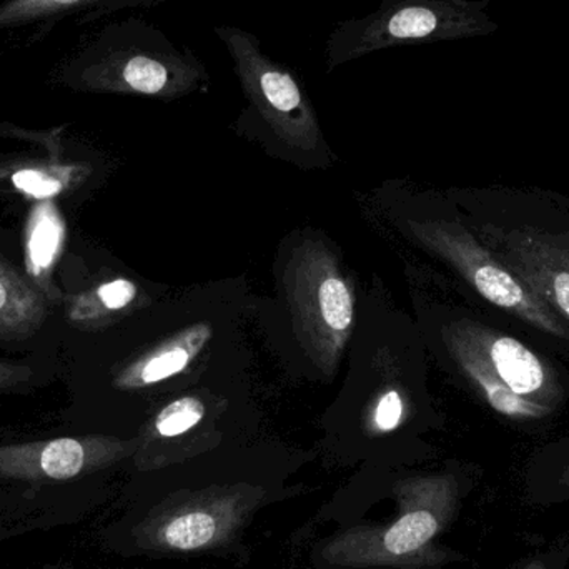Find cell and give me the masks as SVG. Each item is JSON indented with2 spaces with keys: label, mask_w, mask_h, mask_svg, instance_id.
Listing matches in <instances>:
<instances>
[{
  "label": "cell",
  "mask_w": 569,
  "mask_h": 569,
  "mask_svg": "<svg viewBox=\"0 0 569 569\" xmlns=\"http://www.w3.org/2000/svg\"><path fill=\"white\" fill-rule=\"evenodd\" d=\"M478 0H381L365 17L338 22L325 43L327 72L390 47L471 39L497 30Z\"/></svg>",
  "instance_id": "obj_5"
},
{
  "label": "cell",
  "mask_w": 569,
  "mask_h": 569,
  "mask_svg": "<svg viewBox=\"0 0 569 569\" xmlns=\"http://www.w3.org/2000/svg\"><path fill=\"white\" fill-rule=\"evenodd\" d=\"M287 473L259 468L150 470L103 531L107 547L147 560H247L260 515L297 497Z\"/></svg>",
  "instance_id": "obj_1"
},
{
  "label": "cell",
  "mask_w": 569,
  "mask_h": 569,
  "mask_svg": "<svg viewBox=\"0 0 569 569\" xmlns=\"http://www.w3.org/2000/svg\"><path fill=\"white\" fill-rule=\"evenodd\" d=\"M551 196H553L555 202H557L558 216H560L561 226H563L565 232H567V236L569 237V206L567 200H565V197L558 192H551Z\"/></svg>",
  "instance_id": "obj_18"
},
{
  "label": "cell",
  "mask_w": 569,
  "mask_h": 569,
  "mask_svg": "<svg viewBox=\"0 0 569 569\" xmlns=\"http://www.w3.org/2000/svg\"><path fill=\"white\" fill-rule=\"evenodd\" d=\"M473 485V475L458 470L398 478L391 487L393 517L341 521L311 548V569H441L463 560L441 537Z\"/></svg>",
  "instance_id": "obj_2"
},
{
  "label": "cell",
  "mask_w": 569,
  "mask_h": 569,
  "mask_svg": "<svg viewBox=\"0 0 569 569\" xmlns=\"http://www.w3.org/2000/svg\"><path fill=\"white\" fill-rule=\"evenodd\" d=\"M463 209L481 243L569 325V237L551 190H478Z\"/></svg>",
  "instance_id": "obj_4"
},
{
  "label": "cell",
  "mask_w": 569,
  "mask_h": 569,
  "mask_svg": "<svg viewBox=\"0 0 569 569\" xmlns=\"http://www.w3.org/2000/svg\"><path fill=\"white\" fill-rule=\"evenodd\" d=\"M441 341L478 400L507 423L535 430L567 407L565 368L500 325L463 315L441 327Z\"/></svg>",
  "instance_id": "obj_3"
},
{
  "label": "cell",
  "mask_w": 569,
  "mask_h": 569,
  "mask_svg": "<svg viewBox=\"0 0 569 569\" xmlns=\"http://www.w3.org/2000/svg\"><path fill=\"white\" fill-rule=\"evenodd\" d=\"M119 448L87 443L76 438H59L47 443L0 448V475L29 480L63 481L80 477L99 465L119 457Z\"/></svg>",
  "instance_id": "obj_7"
},
{
  "label": "cell",
  "mask_w": 569,
  "mask_h": 569,
  "mask_svg": "<svg viewBox=\"0 0 569 569\" xmlns=\"http://www.w3.org/2000/svg\"><path fill=\"white\" fill-rule=\"evenodd\" d=\"M42 300L13 270L0 262V331L23 333L42 323Z\"/></svg>",
  "instance_id": "obj_10"
},
{
  "label": "cell",
  "mask_w": 569,
  "mask_h": 569,
  "mask_svg": "<svg viewBox=\"0 0 569 569\" xmlns=\"http://www.w3.org/2000/svg\"><path fill=\"white\" fill-rule=\"evenodd\" d=\"M16 187L23 192L37 197V199H46V197L56 196L60 190V183L56 179L36 172V170H22L12 177Z\"/></svg>",
  "instance_id": "obj_15"
},
{
  "label": "cell",
  "mask_w": 569,
  "mask_h": 569,
  "mask_svg": "<svg viewBox=\"0 0 569 569\" xmlns=\"http://www.w3.org/2000/svg\"><path fill=\"white\" fill-rule=\"evenodd\" d=\"M53 2H57V3H76V2H79V0H53Z\"/></svg>",
  "instance_id": "obj_20"
},
{
  "label": "cell",
  "mask_w": 569,
  "mask_h": 569,
  "mask_svg": "<svg viewBox=\"0 0 569 569\" xmlns=\"http://www.w3.org/2000/svg\"><path fill=\"white\" fill-rule=\"evenodd\" d=\"M213 32L226 46L243 93L260 116L288 136H313V110L300 80L263 50L262 40L236 26H217Z\"/></svg>",
  "instance_id": "obj_6"
},
{
  "label": "cell",
  "mask_w": 569,
  "mask_h": 569,
  "mask_svg": "<svg viewBox=\"0 0 569 569\" xmlns=\"http://www.w3.org/2000/svg\"><path fill=\"white\" fill-rule=\"evenodd\" d=\"M320 311L333 331H345L353 321V298L343 280L328 277L320 287Z\"/></svg>",
  "instance_id": "obj_12"
},
{
  "label": "cell",
  "mask_w": 569,
  "mask_h": 569,
  "mask_svg": "<svg viewBox=\"0 0 569 569\" xmlns=\"http://www.w3.org/2000/svg\"><path fill=\"white\" fill-rule=\"evenodd\" d=\"M10 377H12V370L0 367V383H2L3 380H9Z\"/></svg>",
  "instance_id": "obj_19"
},
{
  "label": "cell",
  "mask_w": 569,
  "mask_h": 569,
  "mask_svg": "<svg viewBox=\"0 0 569 569\" xmlns=\"http://www.w3.org/2000/svg\"><path fill=\"white\" fill-rule=\"evenodd\" d=\"M60 236H62V229L56 217L46 213L37 220L29 242L30 259L37 269H46L52 263L53 256L59 249Z\"/></svg>",
  "instance_id": "obj_13"
},
{
  "label": "cell",
  "mask_w": 569,
  "mask_h": 569,
  "mask_svg": "<svg viewBox=\"0 0 569 569\" xmlns=\"http://www.w3.org/2000/svg\"><path fill=\"white\" fill-rule=\"evenodd\" d=\"M212 328L209 323L196 325L180 333L176 340L157 350L137 368L133 381L137 385H152L180 373L209 341Z\"/></svg>",
  "instance_id": "obj_9"
},
{
  "label": "cell",
  "mask_w": 569,
  "mask_h": 569,
  "mask_svg": "<svg viewBox=\"0 0 569 569\" xmlns=\"http://www.w3.org/2000/svg\"><path fill=\"white\" fill-rule=\"evenodd\" d=\"M136 284L129 280H113L99 288V298L109 310H120L132 303L136 298Z\"/></svg>",
  "instance_id": "obj_17"
},
{
  "label": "cell",
  "mask_w": 569,
  "mask_h": 569,
  "mask_svg": "<svg viewBox=\"0 0 569 569\" xmlns=\"http://www.w3.org/2000/svg\"><path fill=\"white\" fill-rule=\"evenodd\" d=\"M525 497L535 507L569 505V435L531 455L525 468Z\"/></svg>",
  "instance_id": "obj_8"
},
{
  "label": "cell",
  "mask_w": 569,
  "mask_h": 569,
  "mask_svg": "<svg viewBox=\"0 0 569 569\" xmlns=\"http://www.w3.org/2000/svg\"><path fill=\"white\" fill-rule=\"evenodd\" d=\"M403 420V400L397 391H388L378 401L375 425L380 431H393Z\"/></svg>",
  "instance_id": "obj_14"
},
{
  "label": "cell",
  "mask_w": 569,
  "mask_h": 569,
  "mask_svg": "<svg viewBox=\"0 0 569 569\" xmlns=\"http://www.w3.org/2000/svg\"><path fill=\"white\" fill-rule=\"evenodd\" d=\"M569 538L525 560L518 569H568Z\"/></svg>",
  "instance_id": "obj_16"
},
{
  "label": "cell",
  "mask_w": 569,
  "mask_h": 569,
  "mask_svg": "<svg viewBox=\"0 0 569 569\" xmlns=\"http://www.w3.org/2000/svg\"><path fill=\"white\" fill-rule=\"evenodd\" d=\"M563 197H565V200H567V203L569 206V197H567V196H563Z\"/></svg>",
  "instance_id": "obj_21"
},
{
  "label": "cell",
  "mask_w": 569,
  "mask_h": 569,
  "mask_svg": "<svg viewBox=\"0 0 569 569\" xmlns=\"http://www.w3.org/2000/svg\"><path fill=\"white\" fill-rule=\"evenodd\" d=\"M206 417V405L199 398L186 397L173 401L156 418V431L163 440L183 437Z\"/></svg>",
  "instance_id": "obj_11"
}]
</instances>
